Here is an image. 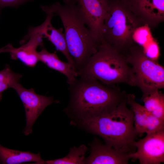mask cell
Instances as JSON below:
<instances>
[{
    "label": "cell",
    "instance_id": "1",
    "mask_svg": "<svg viewBox=\"0 0 164 164\" xmlns=\"http://www.w3.org/2000/svg\"><path fill=\"white\" fill-rule=\"evenodd\" d=\"M79 77L69 85L70 101L63 110L71 120L111 111L127 98L126 92L114 84L105 85L91 78Z\"/></svg>",
    "mask_w": 164,
    "mask_h": 164
},
{
    "label": "cell",
    "instance_id": "14",
    "mask_svg": "<svg viewBox=\"0 0 164 164\" xmlns=\"http://www.w3.org/2000/svg\"><path fill=\"white\" fill-rule=\"evenodd\" d=\"M39 61L48 67L55 70L63 74L67 78V82L69 85L73 83L79 77V73L68 62L61 60L55 53L49 52L43 47L38 52Z\"/></svg>",
    "mask_w": 164,
    "mask_h": 164
},
{
    "label": "cell",
    "instance_id": "21",
    "mask_svg": "<svg viewBox=\"0 0 164 164\" xmlns=\"http://www.w3.org/2000/svg\"><path fill=\"white\" fill-rule=\"evenodd\" d=\"M142 48L148 57L157 61L159 55V50L158 43L153 38Z\"/></svg>",
    "mask_w": 164,
    "mask_h": 164
},
{
    "label": "cell",
    "instance_id": "5",
    "mask_svg": "<svg viewBox=\"0 0 164 164\" xmlns=\"http://www.w3.org/2000/svg\"><path fill=\"white\" fill-rule=\"evenodd\" d=\"M79 76L91 78L107 85L123 83L134 86V73L124 55L102 41Z\"/></svg>",
    "mask_w": 164,
    "mask_h": 164
},
{
    "label": "cell",
    "instance_id": "2",
    "mask_svg": "<svg viewBox=\"0 0 164 164\" xmlns=\"http://www.w3.org/2000/svg\"><path fill=\"white\" fill-rule=\"evenodd\" d=\"M127 104L126 98L111 111L71 121L70 123L100 136L108 145L130 154L136 151L134 143L138 136L133 112Z\"/></svg>",
    "mask_w": 164,
    "mask_h": 164
},
{
    "label": "cell",
    "instance_id": "16",
    "mask_svg": "<svg viewBox=\"0 0 164 164\" xmlns=\"http://www.w3.org/2000/svg\"><path fill=\"white\" fill-rule=\"evenodd\" d=\"M63 29H58L53 27L50 22L46 26L43 32V37L48 39L55 46L57 51L61 52L76 71L74 60L70 54Z\"/></svg>",
    "mask_w": 164,
    "mask_h": 164
},
{
    "label": "cell",
    "instance_id": "13",
    "mask_svg": "<svg viewBox=\"0 0 164 164\" xmlns=\"http://www.w3.org/2000/svg\"><path fill=\"white\" fill-rule=\"evenodd\" d=\"M135 13L145 25L153 27L164 21V0H127Z\"/></svg>",
    "mask_w": 164,
    "mask_h": 164
},
{
    "label": "cell",
    "instance_id": "9",
    "mask_svg": "<svg viewBox=\"0 0 164 164\" xmlns=\"http://www.w3.org/2000/svg\"><path fill=\"white\" fill-rule=\"evenodd\" d=\"M137 150L129 154L133 160L140 164H160L164 162V129L147 134L134 143Z\"/></svg>",
    "mask_w": 164,
    "mask_h": 164
},
{
    "label": "cell",
    "instance_id": "22",
    "mask_svg": "<svg viewBox=\"0 0 164 164\" xmlns=\"http://www.w3.org/2000/svg\"><path fill=\"white\" fill-rule=\"evenodd\" d=\"M32 0H0V9L7 6L17 7L26 2Z\"/></svg>",
    "mask_w": 164,
    "mask_h": 164
},
{
    "label": "cell",
    "instance_id": "18",
    "mask_svg": "<svg viewBox=\"0 0 164 164\" xmlns=\"http://www.w3.org/2000/svg\"><path fill=\"white\" fill-rule=\"evenodd\" d=\"M88 150L84 145L78 147L74 146L70 149L68 154L65 157L45 161L47 164H84L85 154Z\"/></svg>",
    "mask_w": 164,
    "mask_h": 164
},
{
    "label": "cell",
    "instance_id": "3",
    "mask_svg": "<svg viewBox=\"0 0 164 164\" xmlns=\"http://www.w3.org/2000/svg\"><path fill=\"white\" fill-rule=\"evenodd\" d=\"M63 5L57 2L49 6L41 5V8L47 14L55 13L60 18L69 53L79 74L97 50L101 42L86 27L75 0H63Z\"/></svg>",
    "mask_w": 164,
    "mask_h": 164
},
{
    "label": "cell",
    "instance_id": "12",
    "mask_svg": "<svg viewBox=\"0 0 164 164\" xmlns=\"http://www.w3.org/2000/svg\"><path fill=\"white\" fill-rule=\"evenodd\" d=\"M135 99L134 94H127V104L133 112L135 127L138 136L141 137L144 133L148 134L164 129V121L152 115Z\"/></svg>",
    "mask_w": 164,
    "mask_h": 164
},
{
    "label": "cell",
    "instance_id": "17",
    "mask_svg": "<svg viewBox=\"0 0 164 164\" xmlns=\"http://www.w3.org/2000/svg\"><path fill=\"white\" fill-rule=\"evenodd\" d=\"M145 109L155 116L164 121V95L157 90L142 100Z\"/></svg>",
    "mask_w": 164,
    "mask_h": 164
},
{
    "label": "cell",
    "instance_id": "7",
    "mask_svg": "<svg viewBox=\"0 0 164 164\" xmlns=\"http://www.w3.org/2000/svg\"><path fill=\"white\" fill-rule=\"evenodd\" d=\"M51 20L50 17L47 16L41 25L36 27L30 28L27 35L21 44L24 43L29 39L27 43L18 48H15L9 44L0 49V52H9L12 59H18L29 67H34L39 61L36 49L39 46L43 47V38L44 30Z\"/></svg>",
    "mask_w": 164,
    "mask_h": 164
},
{
    "label": "cell",
    "instance_id": "4",
    "mask_svg": "<svg viewBox=\"0 0 164 164\" xmlns=\"http://www.w3.org/2000/svg\"><path fill=\"white\" fill-rule=\"evenodd\" d=\"M108 9L102 28L101 41L122 53L135 43V30L145 24L132 9L127 0H108Z\"/></svg>",
    "mask_w": 164,
    "mask_h": 164
},
{
    "label": "cell",
    "instance_id": "6",
    "mask_svg": "<svg viewBox=\"0 0 164 164\" xmlns=\"http://www.w3.org/2000/svg\"><path fill=\"white\" fill-rule=\"evenodd\" d=\"M124 54L131 66L134 85L141 91V100L154 91L164 87V68L157 61L148 57L141 46L135 43Z\"/></svg>",
    "mask_w": 164,
    "mask_h": 164
},
{
    "label": "cell",
    "instance_id": "8",
    "mask_svg": "<svg viewBox=\"0 0 164 164\" xmlns=\"http://www.w3.org/2000/svg\"><path fill=\"white\" fill-rule=\"evenodd\" d=\"M12 88L16 91L23 105L26 114V124L23 130L26 135L32 132L33 125L39 115L48 105L58 101L52 96H46L38 94L32 88L27 89L19 83Z\"/></svg>",
    "mask_w": 164,
    "mask_h": 164
},
{
    "label": "cell",
    "instance_id": "11",
    "mask_svg": "<svg viewBox=\"0 0 164 164\" xmlns=\"http://www.w3.org/2000/svg\"><path fill=\"white\" fill-rule=\"evenodd\" d=\"M90 154L85 158L84 164H127L129 154L103 143L95 137L89 144Z\"/></svg>",
    "mask_w": 164,
    "mask_h": 164
},
{
    "label": "cell",
    "instance_id": "20",
    "mask_svg": "<svg viewBox=\"0 0 164 164\" xmlns=\"http://www.w3.org/2000/svg\"><path fill=\"white\" fill-rule=\"evenodd\" d=\"M134 42L142 47L153 39L151 34L150 27L145 25L137 28L132 36Z\"/></svg>",
    "mask_w": 164,
    "mask_h": 164
},
{
    "label": "cell",
    "instance_id": "15",
    "mask_svg": "<svg viewBox=\"0 0 164 164\" xmlns=\"http://www.w3.org/2000/svg\"><path fill=\"white\" fill-rule=\"evenodd\" d=\"M28 162L35 164H46L40 153L22 151L9 149L0 144V164H19Z\"/></svg>",
    "mask_w": 164,
    "mask_h": 164
},
{
    "label": "cell",
    "instance_id": "10",
    "mask_svg": "<svg viewBox=\"0 0 164 164\" xmlns=\"http://www.w3.org/2000/svg\"><path fill=\"white\" fill-rule=\"evenodd\" d=\"M89 29L101 41L104 18L108 10V0H75Z\"/></svg>",
    "mask_w": 164,
    "mask_h": 164
},
{
    "label": "cell",
    "instance_id": "19",
    "mask_svg": "<svg viewBox=\"0 0 164 164\" xmlns=\"http://www.w3.org/2000/svg\"><path fill=\"white\" fill-rule=\"evenodd\" d=\"M22 75L13 72L9 65L0 71V101L2 97V93L9 88L19 83Z\"/></svg>",
    "mask_w": 164,
    "mask_h": 164
}]
</instances>
